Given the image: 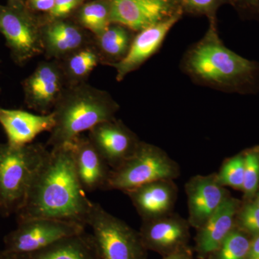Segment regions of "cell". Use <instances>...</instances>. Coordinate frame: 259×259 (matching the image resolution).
<instances>
[{
	"mask_svg": "<svg viewBox=\"0 0 259 259\" xmlns=\"http://www.w3.org/2000/svg\"><path fill=\"white\" fill-rule=\"evenodd\" d=\"M245 156L243 200H253L259 189V146L243 151Z\"/></svg>",
	"mask_w": 259,
	"mask_h": 259,
	"instance_id": "obj_26",
	"label": "cell"
},
{
	"mask_svg": "<svg viewBox=\"0 0 259 259\" xmlns=\"http://www.w3.org/2000/svg\"><path fill=\"white\" fill-rule=\"evenodd\" d=\"M84 0H56L54 8L49 13V20L66 19L74 10H77L83 4Z\"/></svg>",
	"mask_w": 259,
	"mask_h": 259,
	"instance_id": "obj_29",
	"label": "cell"
},
{
	"mask_svg": "<svg viewBox=\"0 0 259 259\" xmlns=\"http://www.w3.org/2000/svg\"><path fill=\"white\" fill-rule=\"evenodd\" d=\"M191 227L199 229L226 200L231 193L220 183L217 173L191 177L185 184Z\"/></svg>",
	"mask_w": 259,
	"mask_h": 259,
	"instance_id": "obj_13",
	"label": "cell"
},
{
	"mask_svg": "<svg viewBox=\"0 0 259 259\" xmlns=\"http://www.w3.org/2000/svg\"><path fill=\"white\" fill-rule=\"evenodd\" d=\"M68 144L72 150L76 175L83 190H105L111 168L88 136L79 135Z\"/></svg>",
	"mask_w": 259,
	"mask_h": 259,
	"instance_id": "obj_17",
	"label": "cell"
},
{
	"mask_svg": "<svg viewBox=\"0 0 259 259\" xmlns=\"http://www.w3.org/2000/svg\"><path fill=\"white\" fill-rule=\"evenodd\" d=\"M41 39L47 60H62L94 41L88 31L67 18L48 19L42 23Z\"/></svg>",
	"mask_w": 259,
	"mask_h": 259,
	"instance_id": "obj_15",
	"label": "cell"
},
{
	"mask_svg": "<svg viewBox=\"0 0 259 259\" xmlns=\"http://www.w3.org/2000/svg\"><path fill=\"white\" fill-rule=\"evenodd\" d=\"M242 201L229 196L226 200L197 229L196 250L201 256L214 253L236 226V216Z\"/></svg>",
	"mask_w": 259,
	"mask_h": 259,
	"instance_id": "obj_19",
	"label": "cell"
},
{
	"mask_svg": "<svg viewBox=\"0 0 259 259\" xmlns=\"http://www.w3.org/2000/svg\"><path fill=\"white\" fill-rule=\"evenodd\" d=\"M176 1H177V0H176Z\"/></svg>",
	"mask_w": 259,
	"mask_h": 259,
	"instance_id": "obj_37",
	"label": "cell"
},
{
	"mask_svg": "<svg viewBox=\"0 0 259 259\" xmlns=\"http://www.w3.org/2000/svg\"><path fill=\"white\" fill-rule=\"evenodd\" d=\"M236 226L250 236L259 235V207L254 200H243L236 216Z\"/></svg>",
	"mask_w": 259,
	"mask_h": 259,
	"instance_id": "obj_27",
	"label": "cell"
},
{
	"mask_svg": "<svg viewBox=\"0 0 259 259\" xmlns=\"http://www.w3.org/2000/svg\"><path fill=\"white\" fill-rule=\"evenodd\" d=\"M183 12L205 15L209 20L216 18V12L225 0H177Z\"/></svg>",
	"mask_w": 259,
	"mask_h": 259,
	"instance_id": "obj_28",
	"label": "cell"
},
{
	"mask_svg": "<svg viewBox=\"0 0 259 259\" xmlns=\"http://www.w3.org/2000/svg\"><path fill=\"white\" fill-rule=\"evenodd\" d=\"M111 23L138 32L183 11L176 0H107Z\"/></svg>",
	"mask_w": 259,
	"mask_h": 259,
	"instance_id": "obj_10",
	"label": "cell"
},
{
	"mask_svg": "<svg viewBox=\"0 0 259 259\" xmlns=\"http://www.w3.org/2000/svg\"><path fill=\"white\" fill-rule=\"evenodd\" d=\"M67 86L60 61H40L31 74L22 81L24 102L28 108L47 115L52 112Z\"/></svg>",
	"mask_w": 259,
	"mask_h": 259,
	"instance_id": "obj_9",
	"label": "cell"
},
{
	"mask_svg": "<svg viewBox=\"0 0 259 259\" xmlns=\"http://www.w3.org/2000/svg\"><path fill=\"white\" fill-rule=\"evenodd\" d=\"M231 5L243 18L259 20V0H225Z\"/></svg>",
	"mask_w": 259,
	"mask_h": 259,
	"instance_id": "obj_30",
	"label": "cell"
},
{
	"mask_svg": "<svg viewBox=\"0 0 259 259\" xmlns=\"http://www.w3.org/2000/svg\"><path fill=\"white\" fill-rule=\"evenodd\" d=\"M49 150L41 144L16 147L0 142V215L17 214Z\"/></svg>",
	"mask_w": 259,
	"mask_h": 259,
	"instance_id": "obj_4",
	"label": "cell"
},
{
	"mask_svg": "<svg viewBox=\"0 0 259 259\" xmlns=\"http://www.w3.org/2000/svg\"><path fill=\"white\" fill-rule=\"evenodd\" d=\"M18 223L4 238V250L23 254L41 250L63 238L85 231L86 226L73 221L51 218H32Z\"/></svg>",
	"mask_w": 259,
	"mask_h": 259,
	"instance_id": "obj_8",
	"label": "cell"
},
{
	"mask_svg": "<svg viewBox=\"0 0 259 259\" xmlns=\"http://www.w3.org/2000/svg\"><path fill=\"white\" fill-rule=\"evenodd\" d=\"M247 259H259V235L252 237Z\"/></svg>",
	"mask_w": 259,
	"mask_h": 259,
	"instance_id": "obj_32",
	"label": "cell"
},
{
	"mask_svg": "<svg viewBox=\"0 0 259 259\" xmlns=\"http://www.w3.org/2000/svg\"><path fill=\"white\" fill-rule=\"evenodd\" d=\"M76 21L78 25L94 37L99 36L110 25V10L107 0H94L83 3L77 10Z\"/></svg>",
	"mask_w": 259,
	"mask_h": 259,
	"instance_id": "obj_23",
	"label": "cell"
},
{
	"mask_svg": "<svg viewBox=\"0 0 259 259\" xmlns=\"http://www.w3.org/2000/svg\"><path fill=\"white\" fill-rule=\"evenodd\" d=\"M183 13V11H180L135 35L125 58L118 62L107 65L115 70L117 81H122L127 75L139 69L159 50L168 32L180 20Z\"/></svg>",
	"mask_w": 259,
	"mask_h": 259,
	"instance_id": "obj_14",
	"label": "cell"
},
{
	"mask_svg": "<svg viewBox=\"0 0 259 259\" xmlns=\"http://www.w3.org/2000/svg\"><path fill=\"white\" fill-rule=\"evenodd\" d=\"M0 93H1V89H0Z\"/></svg>",
	"mask_w": 259,
	"mask_h": 259,
	"instance_id": "obj_36",
	"label": "cell"
},
{
	"mask_svg": "<svg viewBox=\"0 0 259 259\" xmlns=\"http://www.w3.org/2000/svg\"><path fill=\"white\" fill-rule=\"evenodd\" d=\"M190 223L177 214L143 221L139 233L146 249L166 256L188 246Z\"/></svg>",
	"mask_w": 259,
	"mask_h": 259,
	"instance_id": "obj_12",
	"label": "cell"
},
{
	"mask_svg": "<svg viewBox=\"0 0 259 259\" xmlns=\"http://www.w3.org/2000/svg\"><path fill=\"white\" fill-rule=\"evenodd\" d=\"M244 152L238 153L227 158L217 173L220 183L225 187H229L234 190L242 191L244 182Z\"/></svg>",
	"mask_w": 259,
	"mask_h": 259,
	"instance_id": "obj_25",
	"label": "cell"
},
{
	"mask_svg": "<svg viewBox=\"0 0 259 259\" xmlns=\"http://www.w3.org/2000/svg\"><path fill=\"white\" fill-rule=\"evenodd\" d=\"M180 167L163 149L141 141L132 157L111 169L105 190L125 192L155 181L176 180Z\"/></svg>",
	"mask_w": 259,
	"mask_h": 259,
	"instance_id": "obj_5",
	"label": "cell"
},
{
	"mask_svg": "<svg viewBox=\"0 0 259 259\" xmlns=\"http://www.w3.org/2000/svg\"><path fill=\"white\" fill-rule=\"evenodd\" d=\"M10 255L14 259H100L93 235L86 231L63 238L37 251Z\"/></svg>",
	"mask_w": 259,
	"mask_h": 259,
	"instance_id": "obj_20",
	"label": "cell"
},
{
	"mask_svg": "<svg viewBox=\"0 0 259 259\" xmlns=\"http://www.w3.org/2000/svg\"><path fill=\"white\" fill-rule=\"evenodd\" d=\"M120 105L110 94L87 82L68 85L52 110L55 125L47 146L60 147L95 126L115 119Z\"/></svg>",
	"mask_w": 259,
	"mask_h": 259,
	"instance_id": "obj_3",
	"label": "cell"
},
{
	"mask_svg": "<svg viewBox=\"0 0 259 259\" xmlns=\"http://www.w3.org/2000/svg\"><path fill=\"white\" fill-rule=\"evenodd\" d=\"M125 193L142 221H151L173 212L178 187L174 180H158L126 191Z\"/></svg>",
	"mask_w": 259,
	"mask_h": 259,
	"instance_id": "obj_16",
	"label": "cell"
},
{
	"mask_svg": "<svg viewBox=\"0 0 259 259\" xmlns=\"http://www.w3.org/2000/svg\"><path fill=\"white\" fill-rule=\"evenodd\" d=\"M0 259H14L11 255L7 253L4 249H0Z\"/></svg>",
	"mask_w": 259,
	"mask_h": 259,
	"instance_id": "obj_34",
	"label": "cell"
},
{
	"mask_svg": "<svg viewBox=\"0 0 259 259\" xmlns=\"http://www.w3.org/2000/svg\"><path fill=\"white\" fill-rule=\"evenodd\" d=\"M209 20L203 37L185 53L182 69L195 82L226 92H259V63L227 48L220 38L216 18Z\"/></svg>",
	"mask_w": 259,
	"mask_h": 259,
	"instance_id": "obj_2",
	"label": "cell"
},
{
	"mask_svg": "<svg viewBox=\"0 0 259 259\" xmlns=\"http://www.w3.org/2000/svg\"><path fill=\"white\" fill-rule=\"evenodd\" d=\"M56 0H27L26 6L31 11L49 13L54 8Z\"/></svg>",
	"mask_w": 259,
	"mask_h": 259,
	"instance_id": "obj_31",
	"label": "cell"
},
{
	"mask_svg": "<svg viewBox=\"0 0 259 259\" xmlns=\"http://www.w3.org/2000/svg\"><path fill=\"white\" fill-rule=\"evenodd\" d=\"M87 226L93 230L100 259H146L147 249L139 231L94 202Z\"/></svg>",
	"mask_w": 259,
	"mask_h": 259,
	"instance_id": "obj_6",
	"label": "cell"
},
{
	"mask_svg": "<svg viewBox=\"0 0 259 259\" xmlns=\"http://www.w3.org/2000/svg\"><path fill=\"white\" fill-rule=\"evenodd\" d=\"M89 139L111 169L134 156L141 141L120 120L102 122L89 131Z\"/></svg>",
	"mask_w": 259,
	"mask_h": 259,
	"instance_id": "obj_11",
	"label": "cell"
},
{
	"mask_svg": "<svg viewBox=\"0 0 259 259\" xmlns=\"http://www.w3.org/2000/svg\"><path fill=\"white\" fill-rule=\"evenodd\" d=\"M41 24L23 0L0 5V32L15 64L24 66L44 54Z\"/></svg>",
	"mask_w": 259,
	"mask_h": 259,
	"instance_id": "obj_7",
	"label": "cell"
},
{
	"mask_svg": "<svg viewBox=\"0 0 259 259\" xmlns=\"http://www.w3.org/2000/svg\"><path fill=\"white\" fill-rule=\"evenodd\" d=\"M130 29L112 23L99 36L94 37V44L102 57V64L117 63L125 58L135 37Z\"/></svg>",
	"mask_w": 259,
	"mask_h": 259,
	"instance_id": "obj_21",
	"label": "cell"
},
{
	"mask_svg": "<svg viewBox=\"0 0 259 259\" xmlns=\"http://www.w3.org/2000/svg\"><path fill=\"white\" fill-rule=\"evenodd\" d=\"M251 238L236 226L211 257L212 259H247Z\"/></svg>",
	"mask_w": 259,
	"mask_h": 259,
	"instance_id": "obj_24",
	"label": "cell"
},
{
	"mask_svg": "<svg viewBox=\"0 0 259 259\" xmlns=\"http://www.w3.org/2000/svg\"><path fill=\"white\" fill-rule=\"evenodd\" d=\"M93 203L80 183L72 150L66 144L49 151L17 212V222L51 218L87 226Z\"/></svg>",
	"mask_w": 259,
	"mask_h": 259,
	"instance_id": "obj_1",
	"label": "cell"
},
{
	"mask_svg": "<svg viewBox=\"0 0 259 259\" xmlns=\"http://www.w3.org/2000/svg\"><path fill=\"white\" fill-rule=\"evenodd\" d=\"M59 61L68 85L86 82L94 69L102 63L94 41Z\"/></svg>",
	"mask_w": 259,
	"mask_h": 259,
	"instance_id": "obj_22",
	"label": "cell"
},
{
	"mask_svg": "<svg viewBox=\"0 0 259 259\" xmlns=\"http://www.w3.org/2000/svg\"><path fill=\"white\" fill-rule=\"evenodd\" d=\"M253 200H254L255 203L256 204V205L259 207V189L258 192H257L256 194H255Z\"/></svg>",
	"mask_w": 259,
	"mask_h": 259,
	"instance_id": "obj_35",
	"label": "cell"
},
{
	"mask_svg": "<svg viewBox=\"0 0 259 259\" xmlns=\"http://www.w3.org/2000/svg\"><path fill=\"white\" fill-rule=\"evenodd\" d=\"M163 259H193L192 253L189 247L184 249L179 250L166 256L163 257Z\"/></svg>",
	"mask_w": 259,
	"mask_h": 259,
	"instance_id": "obj_33",
	"label": "cell"
},
{
	"mask_svg": "<svg viewBox=\"0 0 259 259\" xmlns=\"http://www.w3.org/2000/svg\"><path fill=\"white\" fill-rule=\"evenodd\" d=\"M0 125L10 145L16 147L32 144L39 134L50 133L55 125L52 112L35 115L22 110L0 107Z\"/></svg>",
	"mask_w": 259,
	"mask_h": 259,
	"instance_id": "obj_18",
	"label": "cell"
}]
</instances>
